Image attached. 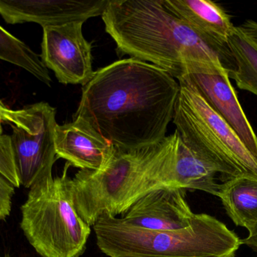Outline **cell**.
<instances>
[{"instance_id": "obj_1", "label": "cell", "mask_w": 257, "mask_h": 257, "mask_svg": "<svg viewBox=\"0 0 257 257\" xmlns=\"http://www.w3.org/2000/svg\"><path fill=\"white\" fill-rule=\"evenodd\" d=\"M180 84L161 68L128 57L95 71L82 87L73 119H81L114 148L160 143L173 119Z\"/></svg>"}, {"instance_id": "obj_2", "label": "cell", "mask_w": 257, "mask_h": 257, "mask_svg": "<svg viewBox=\"0 0 257 257\" xmlns=\"http://www.w3.org/2000/svg\"><path fill=\"white\" fill-rule=\"evenodd\" d=\"M117 51L155 65L179 79L192 69H235L233 59L211 46L163 0H110L102 15Z\"/></svg>"}, {"instance_id": "obj_3", "label": "cell", "mask_w": 257, "mask_h": 257, "mask_svg": "<svg viewBox=\"0 0 257 257\" xmlns=\"http://www.w3.org/2000/svg\"><path fill=\"white\" fill-rule=\"evenodd\" d=\"M178 141L175 131L152 146L114 148L101 170H80L69 178V196L78 215L93 226L102 214L124 215L145 195L171 187Z\"/></svg>"}, {"instance_id": "obj_4", "label": "cell", "mask_w": 257, "mask_h": 257, "mask_svg": "<svg viewBox=\"0 0 257 257\" xmlns=\"http://www.w3.org/2000/svg\"><path fill=\"white\" fill-rule=\"evenodd\" d=\"M96 244L108 257H235L239 237L212 216L195 214L190 226L157 231L101 215L93 226Z\"/></svg>"}, {"instance_id": "obj_5", "label": "cell", "mask_w": 257, "mask_h": 257, "mask_svg": "<svg viewBox=\"0 0 257 257\" xmlns=\"http://www.w3.org/2000/svg\"><path fill=\"white\" fill-rule=\"evenodd\" d=\"M69 165L61 176L51 175L35 183L21 206V229L42 257H80L91 232L71 202Z\"/></svg>"}, {"instance_id": "obj_6", "label": "cell", "mask_w": 257, "mask_h": 257, "mask_svg": "<svg viewBox=\"0 0 257 257\" xmlns=\"http://www.w3.org/2000/svg\"><path fill=\"white\" fill-rule=\"evenodd\" d=\"M178 82L172 121L181 140L218 167L225 182L241 175L257 178L256 157L190 81L183 77Z\"/></svg>"}, {"instance_id": "obj_7", "label": "cell", "mask_w": 257, "mask_h": 257, "mask_svg": "<svg viewBox=\"0 0 257 257\" xmlns=\"http://www.w3.org/2000/svg\"><path fill=\"white\" fill-rule=\"evenodd\" d=\"M82 22L44 27L41 60L64 84H82L94 75L92 45L83 34Z\"/></svg>"}, {"instance_id": "obj_8", "label": "cell", "mask_w": 257, "mask_h": 257, "mask_svg": "<svg viewBox=\"0 0 257 257\" xmlns=\"http://www.w3.org/2000/svg\"><path fill=\"white\" fill-rule=\"evenodd\" d=\"M39 126L34 133L12 126V151L20 184L30 189L35 183L53 175L58 157L55 149L56 109L45 102L38 103Z\"/></svg>"}, {"instance_id": "obj_9", "label": "cell", "mask_w": 257, "mask_h": 257, "mask_svg": "<svg viewBox=\"0 0 257 257\" xmlns=\"http://www.w3.org/2000/svg\"><path fill=\"white\" fill-rule=\"evenodd\" d=\"M109 1L0 0V15L7 24L36 23L44 28L102 16Z\"/></svg>"}, {"instance_id": "obj_10", "label": "cell", "mask_w": 257, "mask_h": 257, "mask_svg": "<svg viewBox=\"0 0 257 257\" xmlns=\"http://www.w3.org/2000/svg\"><path fill=\"white\" fill-rule=\"evenodd\" d=\"M183 77L194 85L207 104L234 130L257 158V136L240 104L229 72L193 69Z\"/></svg>"}, {"instance_id": "obj_11", "label": "cell", "mask_w": 257, "mask_h": 257, "mask_svg": "<svg viewBox=\"0 0 257 257\" xmlns=\"http://www.w3.org/2000/svg\"><path fill=\"white\" fill-rule=\"evenodd\" d=\"M187 190L165 187L145 195L121 217L132 226L173 231L190 226L195 214L186 200Z\"/></svg>"}, {"instance_id": "obj_12", "label": "cell", "mask_w": 257, "mask_h": 257, "mask_svg": "<svg viewBox=\"0 0 257 257\" xmlns=\"http://www.w3.org/2000/svg\"><path fill=\"white\" fill-rule=\"evenodd\" d=\"M55 149L58 158L81 170H101L112 155L114 147L81 119L55 128Z\"/></svg>"}, {"instance_id": "obj_13", "label": "cell", "mask_w": 257, "mask_h": 257, "mask_svg": "<svg viewBox=\"0 0 257 257\" xmlns=\"http://www.w3.org/2000/svg\"><path fill=\"white\" fill-rule=\"evenodd\" d=\"M163 3L209 45L233 59L227 42L235 27L221 6L209 0H163Z\"/></svg>"}, {"instance_id": "obj_14", "label": "cell", "mask_w": 257, "mask_h": 257, "mask_svg": "<svg viewBox=\"0 0 257 257\" xmlns=\"http://www.w3.org/2000/svg\"><path fill=\"white\" fill-rule=\"evenodd\" d=\"M224 182L218 167L190 149L179 137L171 187L199 190L218 197Z\"/></svg>"}, {"instance_id": "obj_15", "label": "cell", "mask_w": 257, "mask_h": 257, "mask_svg": "<svg viewBox=\"0 0 257 257\" xmlns=\"http://www.w3.org/2000/svg\"><path fill=\"white\" fill-rule=\"evenodd\" d=\"M219 198L235 224L250 232L257 223V178L241 175L221 185Z\"/></svg>"}, {"instance_id": "obj_16", "label": "cell", "mask_w": 257, "mask_h": 257, "mask_svg": "<svg viewBox=\"0 0 257 257\" xmlns=\"http://www.w3.org/2000/svg\"><path fill=\"white\" fill-rule=\"evenodd\" d=\"M227 45L235 62L229 78L241 90L257 96V42L240 26L234 29Z\"/></svg>"}, {"instance_id": "obj_17", "label": "cell", "mask_w": 257, "mask_h": 257, "mask_svg": "<svg viewBox=\"0 0 257 257\" xmlns=\"http://www.w3.org/2000/svg\"><path fill=\"white\" fill-rule=\"evenodd\" d=\"M0 60L9 62L30 72L35 78L51 86V75L40 56L29 45L0 26Z\"/></svg>"}, {"instance_id": "obj_18", "label": "cell", "mask_w": 257, "mask_h": 257, "mask_svg": "<svg viewBox=\"0 0 257 257\" xmlns=\"http://www.w3.org/2000/svg\"><path fill=\"white\" fill-rule=\"evenodd\" d=\"M39 122L38 103L22 110H12L0 101V136L4 134L3 123L15 125L33 134L37 130Z\"/></svg>"}, {"instance_id": "obj_19", "label": "cell", "mask_w": 257, "mask_h": 257, "mask_svg": "<svg viewBox=\"0 0 257 257\" xmlns=\"http://www.w3.org/2000/svg\"><path fill=\"white\" fill-rule=\"evenodd\" d=\"M0 174L15 188L21 187L14 158L11 137L6 134L0 136Z\"/></svg>"}, {"instance_id": "obj_20", "label": "cell", "mask_w": 257, "mask_h": 257, "mask_svg": "<svg viewBox=\"0 0 257 257\" xmlns=\"http://www.w3.org/2000/svg\"><path fill=\"white\" fill-rule=\"evenodd\" d=\"M15 190V187L0 174V220H5L10 214Z\"/></svg>"}, {"instance_id": "obj_21", "label": "cell", "mask_w": 257, "mask_h": 257, "mask_svg": "<svg viewBox=\"0 0 257 257\" xmlns=\"http://www.w3.org/2000/svg\"><path fill=\"white\" fill-rule=\"evenodd\" d=\"M242 244H246L252 249L255 253H257V223L254 227L249 232V235L247 238L241 240Z\"/></svg>"}, {"instance_id": "obj_22", "label": "cell", "mask_w": 257, "mask_h": 257, "mask_svg": "<svg viewBox=\"0 0 257 257\" xmlns=\"http://www.w3.org/2000/svg\"><path fill=\"white\" fill-rule=\"evenodd\" d=\"M241 27L257 42V22L256 21L248 20L246 21Z\"/></svg>"}, {"instance_id": "obj_23", "label": "cell", "mask_w": 257, "mask_h": 257, "mask_svg": "<svg viewBox=\"0 0 257 257\" xmlns=\"http://www.w3.org/2000/svg\"><path fill=\"white\" fill-rule=\"evenodd\" d=\"M0 257H1V256H0Z\"/></svg>"}]
</instances>
